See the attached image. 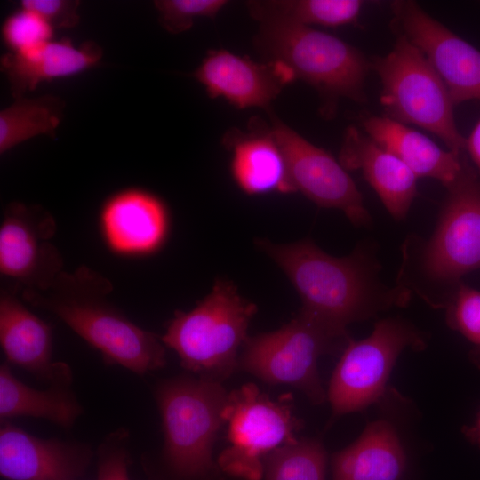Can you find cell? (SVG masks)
Segmentation results:
<instances>
[{"label":"cell","mask_w":480,"mask_h":480,"mask_svg":"<svg viewBox=\"0 0 480 480\" xmlns=\"http://www.w3.org/2000/svg\"><path fill=\"white\" fill-rule=\"evenodd\" d=\"M256 245L285 273L302 300L300 312L344 335L351 323L370 319L394 307H404L412 292L380 277L376 246L361 243L348 256L334 257L311 240Z\"/></svg>","instance_id":"obj_1"},{"label":"cell","mask_w":480,"mask_h":480,"mask_svg":"<svg viewBox=\"0 0 480 480\" xmlns=\"http://www.w3.org/2000/svg\"><path fill=\"white\" fill-rule=\"evenodd\" d=\"M111 282L81 266L62 271L44 290H21L31 306L52 313L102 356L106 364L137 375L166 363L165 348L156 334L134 324L108 300Z\"/></svg>","instance_id":"obj_2"},{"label":"cell","mask_w":480,"mask_h":480,"mask_svg":"<svg viewBox=\"0 0 480 480\" xmlns=\"http://www.w3.org/2000/svg\"><path fill=\"white\" fill-rule=\"evenodd\" d=\"M446 189L431 236L411 234L403 242L396 282L436 308H444L462 276L480 268V179L465 157Z\"/></svg>","instance_id":"obj_3"},{"label":"cell","mask_w":480,"mask_h":480,"mask_svg":"<svg viewBox=\"0 0 480 480\" xmlns=\"http://www.w3.org/2000/svg\"><path fill=\"white\" fill-rule=\"evenodd\" d=\"M228 394L220 381L202 376H178L156 387L161 458L170 480H222L212 449Z\"/></svg>","instance_id":"obj_4"},{"label":"cell","mask_w":480,"mask_h":480,"mask_svg":"<svg viewBox=\"0 0 480 480\" xmlns=\"http://www.w3.org/2000/svg\"><path fill=\"white\" fill-rule=\"evenodd\" d=\"M256 45L267 61L289 68L320 96V112L334 116L340 99L358 104L367 101L365 81L372 61L356 47L311 27L277 22H260Z\"/></svg>","instance_id":"obj_5"},{"label":"cell","mask_w":480,"mask_h":480,"mask_svg":"<svg viewBox=\"0 0 480 480\" xmlns=\"http://www.w3.org/2000/svg\"><path fill=\"white\" fill-rule=\"evenodd\" d=\"M256 312V305L242 298L232 282L218 279L193 309L174 313L161 340L184 369L220 381L238 368V350Z\"/></svg>","instance_id":"obj_6"},{"label":"cell","mask_w":480,"mask_h":480,"mask_svg":"<svg viewBox=\"0 0 480 480\" xmlns=\"http://www.w3.org/2000/svg\"><path fill=\"white\" fill-rule=\"evenodd\" d=\"M371 61L380 80V101L385 116L430 132L448 150L460 156L465 150L466 138L456 126L455 105L425 55L397 33L391 51Z\"/></svg>","instance_id":"obj_7"},{"label":"cell","mask_w":480,"mask_h":480,"mask_svg":"<svg viewBox=\"0 0 480 480\" xmlns=\"http://www.w3.org/2000/svg\"><path fill=\"white\" fill-rule=\"evenodd\" d=\"M350 339L299 312L274 332L248 337L238 368L271 385L301 390L315 404L326 397L317 372V360L345 348Z\"/></svg>","instance_id":"obj_8"},{"label":"cell","mask_w":480,"mask_h":480,"mask_svg":"<svg viewBox=\"0 0 480 480\" xmlns=\"http://www.w3.org/2000/svg\"><path fill=\"white\" fill-rule=\"evenodd\" d=\"M222 418L228 425V446L220 454L218 466L244 480H260L266 458L296 441L294 433L301 427L290 394L273 401L252 383L228 394Z\"/></svg>","instance_id":"obj_9"},{"label":"cell","mask_w":480,"mask_h":480,"mask_svg":"<svg viewBox=\"0 0 480 480\" xmlns=\"http://www.w3.org/2000/svg\"><path fill=\"white\" fill-rule=\"evenodd\" d=\"M406 348L421 350L426 348V339L400 317L381 319L368 337L350 340L329 383L327 396L333 415L361 411L376 402L398 356Z\"/></svg>","instance_id":"obj_10"},{"label":"cell","mask_w":480,"mask_h":480,"mask_svg":"<svg viewBox=\"0 0 480 480\" xmlns=\"http://www.w3.org/2000/svg\"><path fill=\"white\" fill-rule=\"evenodd\" d=\"M269 110V128L284 156L295 191H300L320 207L343 212L356 227H370L372 220L363 196L340 161Z\"/></svg>","instance_id":"obj_11"},{"label":"cell","mask_w":480,"mask_h":480,"mask_svg":"<svg viewBox=\"0 0 480 480\" xmlns=\"http://www.w3.org/2000/svg\"><path fill=\"white\" fill-rule=\"evenodd\" d=\"M56 222L37 204H8L0 228V271L19 289L44 290L63 270L52 243Z\"/></svg>","instance_id":"obj_12"},{"label":"cell","mask_w":480,"mask_h":480,"mask_svg":"<svg viewBox=\"0 0 480 480\" xmlns=\"http://www.w3.org/2000/svg\"><path fill=\"white\" fill-rule=\"evenodd\" d=\"M394 26L428 60L457 105L480 100V51L431 17L415 1L391 3Z\"/></svg>","instance_id":"obj_13"},{"label":"cell","mask_w":480,"mask_h":480,"mask_svg":"<svg viewBox=\"0 0 480 480\" xmlns=\"http://www.w3.org/2000/svg\"><path fill=\"white\" fill-rule=\"evenodd\" d=\"M92 457L85 443L37 437L1 421L0 476L5 480H79Z\"/></svg>","instance_id":"obj_14"},{"label":"cell","mask_w":480,"mask_h":480,"mask_svg":"<svg viewBox=\"0 0 480 480\" xmlns=\"http://www.w3.org/2000/svg\"><path fill=\"white\" fill-rule=\"evenodd\" d=\"M192 76L210 98H222L240 109L269 110L283 88L295 80L292 70L280 62H256L224 49L209 51Z\"/></svg>","instance_id":"obj_15"},{"label":"cell","mask_w":480,"mask_h":480,"mask_svg":"<svg viewBox=\"0 0 480 480\" xmlns=\"http://www.w3.org/2000/svg\"><path fill=\"white\" fill-rule=\"evenodd\" d=\"M15 290L0 296V344L5 362L52 384H72L73 373L64 362L52 360L51 326L30 311Z\"/></svg>","instance_id":"obj_16"},{"label":"cell","mask_w":480,"mask_h":480,"mask_svg":"<svg viewBox=\"0 0 480 480\" xmlns=\"http://www.w3.org/2000/svg\"><path fill=\"white\" fill-rule=\"evenodd\" d=\"M100 229L108 247L123 255H145L164 242L169 228L164 204L155 195L128 188L110 196L100 215Z\"/></svg>","instance_id":"obj_17"},{"label":"cell","mask_w":480,"mask_h":480,"mask_svg":"<svg viewBox=\"0 0 480 480\" xmlns=\"http://www.w3.org/2000/svg\"><path fill=\"white\" fill-rule=\"evenodd\" d=\"M339 161L347 171L362 172L393 219L402 220L406 217L418 196V178L399 158L357 127L348 126Z\"/></svg>","instance_id":"obj_18"},{"label":"cell","mask_w":480,"mask_h":480,"mask_svg":"<svg viewBox=\"0 0 480 480\" xmlns=\"http://www.w3.org/2000/svg\"><path fill=\"white\" fill-rule=\"evenodd\" d=\"M102 54L101 47L93 41L75 45L68 38L52 39L25 52H9L2 56L0 65L16 99L41 82L74 76L96 66Z\"/></svg>","instance_id":"obj_19"},{"label":"cell","mask_w":480,"mask_h":480,"mask_svg":"<svg viewBox=\"0 0 480 480\" xmlns=\"http://www.w3.org/2000/svg\"><path fill=\"white\" fill-rule=\"evenodd\" d=\"M360 124L364 132L404 163L417 178L435 179L446 188L461 172V155L443 149L404 124L385 116L364 114L360 116Z\"/></svg>","instance_id":"obj_20"},{"label":"cell","mask_w":480,"mask_h":480,"mask_svg":"<svg viewBox=\"0 0 480 480\" xmlns=\"http://www.w3.org/2000/svg\"><path fill=\"white\" fill-rule=\"evenodd\" d=\"M225 144L232 151L230 170L239 188L248 195L295 191L284 156L270 128L229 132Z\"/></svg>","instance_id":"obj_21"},{"label":"cell","mask_w":480,"mask_h":480,"mask_svg":"<svg viewBox=\"0 0 480 480\" xmlns=\"http://www.w3.org/2000/svg\"><path fill=\"white\" fill-rule=\"evenodd\" d=\"M405 465L395 428L379 420L368 424L356 442L332 455V480H399Z\"/></svg>","instance_id":"obj_22"},{"label":"cell","mask_w":480,"mask_h":480,"mask_svg":"<svg viewBox=\"0 0 480 480\" xmlns=\"http://www.w3.org/2000/svg\"><path fill=\"white\" fill-rule=\"evenodd\" d=\"M83 412L72 384H52L45 389H36L19 380L7 362L1 364V421L15 417H31L69 428Z\"/></svg>","instance_id":"obj_23"},{"label":"cell","mask_w":480,"mask_h":480,"mask_svg":"<svg viewBox=\"0 0 480 480\" xmlns=\"http://www.w3.org/2000/svg\"><path fill=\"white\" fill-rule=\"evenodd\" d=\"M364 5L359 0L249 1L251 15L260 22L277 21L310 27L355 23Z\"/></svg>","instance_id":"obj_24"},{"label":"cell","mask_w":480,"mask_h":480,"mask_svg":"<svg viewBox=\"0 0 480 480\" xmlns=\"http://www.w3.org/2000/svg\"><path fill=\"white\" fill-rule=\"evenodd\" d=\"M65 106L60 98L52 95L16 98L0 111V153L37 135L54 137Z\"/></svg>","instance_id":"obj_25"},{"label":"cell","mask_w":480,"mask_h":480,"mask_svg":"<svg viewBox=\"0 0 480 480\" xmlns=\"http://www.w3.org/2000/svg\"><path fill=\"white\" fill-rule=\"evenodd\" d=\"M326 452L320 441L301 439L273 451L265 460L266 480H324Z\"/></svg>","instance_id":"obj_26"},{"label":"cell","mask_w":480,"mask_h":480,"mask_svg":"<svg viewBox=\"0 0 480 480\" xmlns=\"http://www.w3.org/2000/svg\"><path fill=\"white\" fill-rule=\"evenodd\" d=\"M444 308L449 327L474 346L471 356L480 368V291L461 283Z\"/></svg>","instance_id":"obj_27"},{"label":"cell","mask_w":480,"mask_h":480,"mask_svg":"<svg viewBox=\"0 0 480 480\" xmlns=\"http://www.w3.org/2000/svg\"><path fill=\"white\" fill-rule=\"evenodd\" d=\"M53 30L40 15L20 7L5 19L2 36L10 52H20L53 39Z\"/></svg>","instance_id":"obj_28"},{"label":"cell","mask_w":480,"mask_h":480,"mask_svg":"<svg viewBox=\"0 0 480 480\" xmlns=\"http://www.w3.org/2000/svg\"><path fill=\"white\" fill-rule=\"evenodd\" d=\"M228 2L226 0H158L154 5L160 25L169 33L188 30L197 18H214Z\"/></svg>","instance_id":"obj_29"},{"label":"cell","mask_w":480,"mask_h":480,"mask_svg":"<svg viewBox=\"0 0 480 480\" xmlns=\"http://www.w3.org/2000/svg\"><path fill=\"white\" fill-rule=\"evenodd\" d=\"M130 434L119 428L108 434L96 450L97 480H130Z\"/></svg>","instance_id":"obj_30"},{"label":"cell","mask_w":480,"mask_h":480,"mask_svg":"<svg viewBox=\"0 0 480 480\" xmlns=\"http://www.w3.org/2000/svg\"><path fill=\"white\" fill-rule=\"evenodd\" d=\"M79 1L74 0H23L20 7L40 15L53 29L69 28L79 22Z\"/></svg>","instance_id":"obj_31"},{"label":"cell","mask_w":480,"mask_h":480,"mask_svg":"<svg viewBox=\"0 0 480 480\" xmlns=\"http://www.w3.org/2000/svg\"><path fill=\"white\" fill-rule=\"evenodd\" d=\"M465 149L468 150L470 158L480 172V120L466 139Z\"/></svg>","instance_id":"obj_32"},{"label":"cell","mask_w":480,"mask_h":480,"mask_svg":"<svg viewBox=\"0 0 480 480\" xmlns=\"http://www.w3.org/2000/svg\"><path fill=\"white\" fill-rule=\"evenodd\" d=\"M464 434L475 444L480 447V413L476 424L464 429Z\"/></svg>","instance_id":"obj_33"}]
</instances>
